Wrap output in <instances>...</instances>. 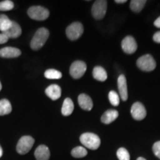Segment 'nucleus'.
<instances>
[{
  "mask_svg": "<svg viewBox=\"0 0 160 160\" xmlns=\"http://www.w3.org/2000/svg\"><path fill=\"white\" fill-rule=\"evenodd\" d=\"M84 32L82 24L76 22L71 24L66 29V35L68 38L71 41H74L79 39Z\"/></svg>",
  "mask_w": 160,
  "mask_h": 160,
  "instance_id": "423d86ee",
  "label": "nucleus"
},
{
  "mask_svg": "<svg viewBox=\"0 0 160 160\" xmlns=\"http://www.w3.org/2000/svg\"><path fill=\"white\" fill-rule=\"evenodd\" d=\"M2 84H1V82H0V91H1V90H2Z\"/></svg>",
  "mask_w": 160,
  "mask_h": 160,
  "instance_id": "f704fd0d",
  "label": "nucleus"
},
{
  "mask_svg": "<svg viewBox=\"0 0 160 160\" xmlns=\"http://www.w3.org/2000/svg\"><path fill=\"white\" fill-rule=\"evenodd\" d=\"M12 111L11 104L8 99L0 100V116H5L11 113Z\"/></svg>",
  "mask_w": 160,
  "mask_h": 160,
  "instance_id": "aec40b11",
  "label": "nucleus"
},
{
  "mask_svg": "<svg viewBox=\"0 0 160 160\" xmlns=\"http://www.w3.org/2000/svg\"><path fill=\"white\" fill-rule=\"evenodd\" d=\"M12 22L13 21H11L7 16L3 14L0 15V31L3 33L8 31L12 25Z\"/></svg>",
  "mask_w": 160,
  "mask_h": 160,
  "instance_id": "4be33fe9",
  "label": "nucleus"
},
{
  "mask_svg": "<svg viewBox=\"0 0 160 160\" xmlns=\"http://www.w3.org/2000/svg\"><path fill=\"white\" fill-rule=\"evenodd\" d=\"M73 109H74V105H73V101L70 98H66L64 100V102L62 107V113L65 117L70 116L73 113Z\"/></svg>",
  "mask_w": 160,
  "mask_h": 160,
  "instance_id": "a211bd4d",
  "label": "nucleus"
},
{
  "mask_svg": "<svg viewBox=\"0 0 160 160\" xmlns=\"http://www.w3.org/2000/svg\"><path fill=\"white\" fill-rule=\"evenodd\" d=\"M87 70V65L82 61H75L70 68V74L73 79H78L82 77Z\"/></svg>",
  "mask_w": 160,
  "mask_h": 160,
  "instance_id": "6e6552de",
  "label": "nucleus"
},
{
  "mask_svg": "<svg viewBox=\"0 0 160 160\" xmlns=\"http://www.w3.org/2000/svg\"><path fill=\"white\" fill-rule=\"evenodd\" d=\"M126 2H127L126 0H116L115 2L117 4H123V3H125Z\"/></svg>",
  "mask_w": 160,
  "mask_h": 160,
  "instance_id": "2f4dec72",
  "label": "nucleus"
},
{
  "mask_svg": "<svg viewBox=\"0 0 160 160\" xmlns=\"http://www.w3.org/2000/svg\"><path fill=\"white\" fill-rule=\"evenodd\" d=\"M8 40V38L5 34H3L2 33H0V44H4L5 42H7Z\"/></svg>",
  "mask_w": 160,
  "mask_h": 160,
  "instance_id": "c756f323",
  "label": "nucleus"
},
{
  "mask_svg": "<svg viewBox=\"0 0 160 160\" xmlns=\"http://www.w3.org/2000/svg\"><path fill=\"white\" fill-rule=\"evenodd\" d=\"M117 155L119 160H130L129 152L125 148H120L118 149Z\"/></svg>",
  "mask_w": 160,
  "mask_h": 160,
  "instance_id": "bb28decb",
  "label": "nucleus"
},
{
  "mask_svg": "<svg viewBox=\"0 0 160 160\" xmlns=\"http://www.w3.org/2000/svg\"><path fill=\"white\" fill-rule=\"evenodd\" d=\"M45 78L48 79H59L62 77V73L55 69H48L45 72Z\"/></svg>",
  "mask_w": 160,
  "mask_h": 160,
  "instance_id": "b1692460",
  "label": "nucleus"
},
{
  "mask_svg": "<svg viewBox=\"0 0 160 160\" xmlns=\"http://www.w3.org/2000/svg\"><path fill=\"white\" fill-rule=\"evenodd\" d=\"M78 102L81 108H82L85 111H91L93 108V101L91 98L85 93H82L78 97Z\"/></svg>",
  "mask_w": 160,
  "mask_h": 160,
  "instance_id": "4468645a",
  "label": "nucleus"
},
{
  "mask_svg": "<svg viewBox=\"0 0 160 160\" xmlns=\"http://www.w3.org/2000/svg\"><path fill=\"white\" fill-rule=\"evenodd\" d=\"M137 65L142 71L149 72L153 71L156 68L157 64L151 55L146 54L137 59Z\"/></svg>",
  "mask_w": 160,
  "mask_h": 160,
  "instance_id": "20e7f679",
  "label": "nucleus"
},
{
  "mask_svg": "<svg viewBox=\"0 0 160 160\" xmlns=\"http://www.w3.org/2000/svg\"><path fill=\"white\" fill-rule=\"evenodd\" d=\"M21 55V51L17 48L5 47L0 49V57L2 58H17Z\"/></svg>",
  "mask_w": 160,
  "mask_h": 160,
  "instance_id": "ddd939ff",
  "label": "nucleus"
},
{
  "mask_svg": "<svg viewBox=\"0 0 160 160\" xmlns=\"http://www.w3.org/2000/svg\"><path fill=\"white\" fill-rule=\"evenodd\" d=\"M80 142L87 148L97 150L101 144L100 138L97 134L93 133H85L80 136Z\"/></svg>",
  "mask_w": 160,
  "mask_h": 160,
  "instance_id": "f03ea898",
  "label": "nucleus"
},
{
  "mask_svg": "<svg viewBox=\"0 0 160 160\" xmlns=\"http://www.w3.org/2000/svg\"><path fill=\"white\" fill-rule=\"evenodd\" d=\"M93 77L95 79L100 82H104L108 79L107 72L102 67L97 66L93 70Z\"/></svg>",
  "mask_w": 160,
  "mask_h": 160,
  "instance_id": "6ab92c4d",
  "label": "nucleus"
},
{
  "mask_svg": "<svg viewBox=\"0 0 160 160\" xmlns=\"http://www.w3.org/2000/svg\"><path fill=\"white\" fill-rule=\"evenodd\" d=\"M108 99H109L110 102H111V104L113 106L117 107V106L119 105V102H120L119 97V94H118L116 91H110L108 94Z\"/></svg>",
  "mask_w": 160,
  "mask_h": 160,
  "instance_id": "393cba45",
  "label": "nucleus"
},
{
  "mask_svg": "<svg viewBox=\"0 0 160 160\" xmlns=\"http://www.w3.org/2000/svg\"><path fill=\"white\" fill-rule=\"evenodd\" d=\"M3 34H5L8 39L11 38V39H16V38L19 37L20 35L22 34V29L20 25L16 22H12V25L11 28L5 32H3Z\"/></svg>",
  "mask_w": 160,
  "mask_h": 160,
  "instance_id": "2eb2a0df",
  "label": "nucleus"
},
{
  "mask_svg": "<svg viewBox=\"0 0 160 160\" xmlns=\"http://www.w3.org/2000/svg\"><path fill=\"white\" fill-rule=\"evenodd\" d=\"M137 160H146V159H145V158H143V157H139Z\"/></svg>",
  "mask_w": 160,
  "mask_h": 160,
  "instance_id": "72a5a7b5",
  "label": "nucleus"
},
{
  "mask_svg": "<svg viewBox=\"0 0 160 160\" xmlns=\"http://www.w3.org/2000/svg\"><path fill=\"white\" fill-rule=\"evenodd\" d=\"M28 14L31 19L37 21H43L49 17V11L42 6H33L28 10Z\"/></svg>",
  "mask_w": 160,
  "mask_h": 160,
  "instance_id": "39448f33",
  "label": "nucleus"
},
{
  "mask_svg": "<svg viewBox=\"0 0 160 160\" xmlns=\"http://www.w3.org/2000/svg\"><path fill=\"white\" fill-rule=\"evenodd\" d=\"M108 2L105 0H97L92 6L91 13L94 19H102L105 17L107 12Z\"/></svg>",
  "mask_w": 160,
  "mask_h": 160,
  "instance_id": "0eeeda50",
  "label": "nucleus"
},
{
  "mask_svg": "<svg viewBox=\"0 0 160 160\" xmlns=\"http://www.w3.org/2000/svg\"><path fill=\"white\" fill-rule=\"evenodd\" d=\"M49 37V31L45 28H41L36 32L31 42V48L33 51H37L43 47Z\"/></svg>",
  "mask_w": 160,
  "mask_h": 160,
  "instance_id": "f257e3e1",
  "label": "nucleus"
},
{
  "mask_svg": "<svg viewBox=\"0 0 160 160\" xmlns=\"http://www.w3.org/2000/svg\"><path fill=\"white\" fill-rule=\"evenodd\" d=\"M122 48L125 53L132 54L137 50V44L134 38L131 36H128L122 41Z\"/></svg>",
  "mask_w": 160,
  "mask_h": 160,
  "instance_id": "1a4fd4ad",
  "label": "nucleus"
},
{
  "mask_svg": "<svg viewBox=\"0 0 160 160\" xmlns=\"http://www.w3.org/2000/svg\"><path fill=\"white\" fill-rule=\"evenodd\" d=\"M88 151L82 146H78L71 151L72 157L74 158H82L87 156Z\"/></svg>",
  "mask_w": 160,
  "mask_h": 160,
  "instance_id": "5701e85b",
  "label": "nucleus"
},
{
  "mask_svg": "<svg viewBox=\"0 0 160 160\" xmlns=\"http://www.w3.org/2000/svg\"><path fill=\"white\" fill-rule=\"evenodd\" d=\"M45 93L52 100H57L61 97V88L57 85H51L46 88Z\"/></svg>",
  "mask_w": 160,
  "mask_h": 160,
  "instance_id": "dca6fc26",
  "label": "nucleus"
},
{
  "mask_svg": "<svg viewBox=\"0 0 160 160\" xmlns=\"http://www.w3.org/2000/svg\"><path fill=\"white\" fill-rule=\"evenodd\" d=\"M2 154H3V150L2 148L1 145H0V158L2 157Z\"/></svg>",
  "mask_w": 160,
  "mask_h": 160,
  "instance_id": "473e14b6",
  "label": "nucleus"
},
{
  "mask_svg": "<svg viewBox=\"0 0 160 160\" xmlns=\"http://www.w3.org/2000/svg\"><path fill=\"white\" fill-rule=\"evenodd\" d=\"M14 8V4L10 0H5L0 2V11H8Z\"/></svg>",
  "mask_w": 160,
  "mask_h": 160,
  "instance_id": "a878e982",
  "label": "nucleus"
},
{
  "mask_svg": "<svg viewBox=\"0 0 160 160\" xmlns=\"http://www.w3.org/2000/svg\"><path fill=\"white\" fill-rule=\"evenodd\" d=\"M131 113L133 119L137 120V121H140V120L145 119L146 114H147L145 106L140 102H135L132 105Z\"/></svg>",
  "mask_w": 160,
  "mask_h": 160,
  "instance_id": "9d476101",
  "label": "nucleus"
},
{
  "mask_svg": "<svg viewBox=\"0 0 160 160\" xmlns=\"http://www.w3.org/2000/svg\"><path fill=\"white\" fill-rule=\"evenodd\" d=\"M153 25H154L157 28H160V17H158L157 19L155 20Z\"/></svg>",
  "mask_w": 160,
  "mask_h": 160,
  "instance_id": "7c9ffc66",
  "label": "nucleus"
},
{
  "mask_svg": "<svg viewBox=\"0 0 160 160\" xmlns=\"http://www.w3.org/2000/svg\"><path fill=\"white\" fill-rule=\"evenodd\" d=\"M34 156L37 160H49L51 157L50 150L45 145L38 146L34 152Z\"/></svg>",
  "mask_w": 160,
  "mask_h": 160,
  "instance_id": "f8f14e48",
  "label": "nucleus"
},
{
  "mask_svg": "<svg viewBox=\"0 0 160 160\" xmlns=\"http://www.w3.org/2000/svg\"><path fill=\"white\" fill-rule=\"evenodd\" d=\"M119 117V112L117 110H108L103 113L101 117L102 122L108 125L115 121Z\"/></svg>",
  "mask_w": 160,
  "mask_h": 160,
  "instance_id": "f3484780",
  "label": "nucleus"
},
{
  "mask_svg": "<svg viewBox=\"0 0 160 160\" xmlns=\"http://www.w3.org/2000/svg\"><path fill=\"white\" fill-rule=\"evenodd\" d=\"M147 1L146 0H132L130 3V8L131 11L135 13H139L143 9Z\"/></svg>",
  "mask_w": 160,
  "mask_h": 160,
  "instance_id": "412c9836",
  "label": "nucleus"
},
{
  "mask_svg": "<svg viewBox=\"0 0 160 160\" xmlns=\"http://www.w3.org/2000/svg\"><path fill=\"white\" fill-rule=\"evenodd\" d=\"M118 89H119V93L120 98L126 101L128 97V86H127V80L123 74L120 75L118 78Z\"/></svg>",
  "mask_w": 160,
  "mask_h": 160,
  "instance_id": "9b49d317",
  "label": "nucleus"
},
{
  "mask_svg": "<svg viewBox=\"0 0 160 160\" xmlns=\"http://www.w3.org/2000/svg\"><path fill=\"white\" fill-rule=\"evenodd\" d=\"M153 39L155 42L160 43V31H158L157 33H155V34L153 35Z\"/></svg>",
  "mask_w": 160,
  "mask_h": 160,
  "instance_id": "c85d7f7f",
  "label": "nucleus"
},
{
  "mask_svg": "<svg viewBox=\"0 0 160 160\" xmlns=\"http://www.w3.org/2000/svg\"><path fill=\"white\" fill-rule=\"evenodd\" d=\"M153 151L156 157L160 159V141H158L153 145Z\"/></svg>",
  "mask_w": 160,
  "mask_h": 160,
  "instance_id": "cd10ccee",
  "label": "nucleus"
},
{
  "mask_svg": "<svg viewBox=\"0 0 160 160\" xmlns=\"http://www.w3.org/2000/svg\"><path fill=\"white\" fill-rule=\"evenodd\" d=\"M35 140L31 136H23L20 138L17 145V151L19 154L25 155L33 148Z\"/></svg>",
  "mask_w": 160,
  "mask_h": 160,
  "instance_id": "7ed1b4c3",
  "label": "nucleus"
}]
</instances>
